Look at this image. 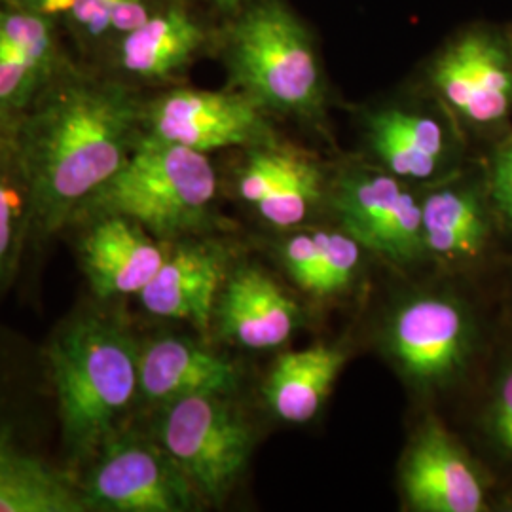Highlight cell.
<instances>
[{"label": "cell", "instance_id": "7c38bea8", "mask_svg": "<svg viewBox=\"0 0 512 512\" xmlns=\"http://www.w3.org/2000/svg\"><path fill=\"white\" fill-rule=\"evenodd\" d=\"M238 385V365L203 344L175 334L141 340L139 406L158 410L194 395H232Z\"/></svg>", "mask_w": 512, "mask_h": 512}, {"label": "cell", "instance_id": "f1b7e54d", "mask_svg": "<svg viewBox=\"0 0 512 512\" xmlns=\"http://www.w3.org/2000/svg\"><path fill=\"white\" fill-rule=\"evenodd\" d=\"M488 433L499 450L512 458V366L495 385L494 399L488 410Z\"/></svg>", "mask_w": 512, "mask_h": 512}, {"label": "cell", "instance_id": "7a4b0ae2", "mask_svg": "<svg viewBox=\"0 0 512 512\" xmlns=\"http://www.w3.org/2000/svg\"><path fill=\"white\" fill-rule=\"evenodd\" d=\"M114 304L92 296L44 344L61 450L74 473L139 406L141 340Z\"/></svg>", "mask_w": 512, "mask_h": 512}, {"label": "cell", "instance_id": "6da1fadb", "mask_svg": "<svg viewBox=\"0 0 512 512\" xmlns=\"http://www.w3.org/2000/svg\"><path fill=\"white\" fill-rule=\"evenodd\" d=\"M143 109L126 82L65 67L21 116L16 162L33 203L31 247L67 232L76 213L128 162Z\"/></svg>", "mask_w": 512, "mask_h": 512}, {"label": "cell", "instance_id": "30bf717a", "mask_svg": "<svg viewBox=\"0 0 512 512\" xmlns=\"http://www.w3.org/2000/svg\"><path fill=\"white\" fill-rule=\"evenodd\" d=\"M228 274L230 258L220 243L198 236L177 239L167 245L164 264L139 300L154 317L188 321L207 332Z\"/></svg>", "mask_w": 512, "mask_h": 512}, {"label": "cell", "instance_id": "9a60e30c", "mask_svg": "<svg viewBox=\"0 0 512 512\" xmlns=\"http://www.w3.org/2000/svg\"><path fill=\"white\" fill-rule=\"evenodd\" d=\"M213 321L238 346L272 349L291 338L300 313L270 275L255 266H238L222 285Z\"/></svg>", "mask_w": 512, "mask_h": 512}, {"label": "cell", "instance_id": "f546056e", "mask_svg": "<svg viewBox=\"0 0 512 512\" xmlns=\"http://www.w3.org/2000/svg\"><path fill=\"white\" fill-rule=\"evenodd\" d=\"M490 190L497 213L512 226V137L495 150Z\"/></svg>", "mask_w": 512, "mask_h": 512}, {"label": "cell", "instance_id": "d6a6232c", "mask_svg": "<svg viewBox=\"0 0 512 512\" xmlns=\"http://www.w3.org/2000/svg\"><path fill=\"white\" fill-rule=\"evenodd\" d=\"M211 2H213L215 6H219L220 10L230 12V10H236L243 0H211Z\"/></svg>", "mask_w": 512, "mask_h": 512}, {"label": "cell", "instance_id": "ac0fdd59", "mask_svg": "<svg viewBox=\"0 0 512 512\" xmlns=\"http://www.w3.org/2000/svg\"><path fill=\"white\" fill-rule=\"evenodd\" d=\"M421 226L427 251L450 260L476 258L490 236L484 203L471 188L431 194L421 203Z\"/></svg>", "mask_w": 512, "mask_h": 512}, {"label": "cell", "instance_id": "5bb4252c", "mask_svg": "<svg viewBox=\"0 0 512 512\" xmlns=\"http://www.w3.org/2000/svg\"><path fill=\"white\" fill-rule=\"evenodd\" d=\"M239 198L279 228H291L310 217L323 196L321 169L291 148L253 147L238 175Z\"/></svg>", "mask_w": 512, "mask_h": 512}, {"label": "cell", "instance_id": "8fae6325", "mask_svg": "<svg viewBox=\"0 0 512 512\" xmlns=\"http://www.w3.org/2000/svg\"><path fill=\"white\" fill-rule=\"evenodd\" d=\"M389 346L414 380L446 382L467 363L471 323L456 300L416 298L393 317Z\"/></svg>", "mask_w": 512, "mask_h": 512}, {"label": "cell", "instance_id": "2e32d148", "mask_svg": "<svg viewBox=\"0 0 512 512\" xmlns=\"http://www.w3.org/2000/svg\"><path fill=\"white\" fill-rule=\"evenodd\" d=\"M205 38L202 23L183 6H167L120 37L116 65L133 78L167 80L192 63Z\"/></svg>", "mask_w": 512, "mask_h": 512}, {"label": "cell", "instance_id": "277c9868", "mask_svg": "<svg viewBox=\"0 0 512 512\" xmlns=\"http://www.w3.org/2000/svg\"><path fill=\"white\" fill-rule=\"evenodd\" d=\"M226 63L234 82L256 105L310 114L321 105V73L313 44L279 0L251 6L230 29Z\"/></svg>", "mask_w": 512, "mask_h": 512}, {"label": "cell", "instance_id": "4dcf8cb0", "mask_svg": "<svg viewBox=\"0 0 512 512\" xmlns=\"http://www.w3.org/2000/svg\"><path fill=\"white\" fill-rule=\"evenodd\" d=\"M19 124L21 118L8 116L0 110V160L16 158Z\"/></svg>", "mask_w": 512, "mask_h": 512}, {"label": "cell", "instance_id": "4fadbf2b", "mask_svg": "<svg viewBox=\"0 0 512 512\" xmlns=\"http://www.w3.org/2000/svg\"><path fill=\"white\" fill-rule=\"evenodd\" d=\"M408 503L423 512L484 511V486L458 442L427 423L412 442L403 467Z\"/></svg>", "mask_w": 512, "mask_h": 512}, {"label": "cell", "instance_id": "8992f818", "mask_svg": "<svg viewBox=\"0 0 512 512\" xmlns=\"http://www.w3.org/2000/svg\"><path fill=\"white\" fill-rule=\"evenodd\" d=\"M154 437L175 459L203 501H222L253 448L247 421L230 395H194L158 408Z\"/></svg>", "mask_w": 512, "mask_h": 512}, {"label": "cell", "instance_id": "7402d4cb", "mask_svg": "<svg viewBox=\"0 0 512 512\" xmlns=\"http://www.w3.org/2000/svg\"><path fill=\"white\" fill-rule=\"evenodd\" d=\"M152 14L150 0H76L67 18L86 40L124 37Z\"/></svg>", "mask_w": 512, "mask_h": 512}, {"label": "cell", "instance_id": "cb8c5ba5", "mask_svg": "<svg viewBox=\"0 0 512 512\" xmlns=\"http://www.w3.org/2000/svg\"><path fill=\"white\" fill-rule=\"evenodd\" d=\"M44 84L42 74L0 38V110L8 116L21 118Z\"/></svg>", "mask_w": 512, "mask_h": 512}, {"label": "cell", "instance_id": "484cf974", "mask_svg": "<svg viewBox=\"0 0 512 512\" xmlns=\"http://www.w3.org/2000/svg\"><path fill=\"white\" fill-rule=\"evenodd\" d=\"M21 389L14 351L0 325V471L4 469L18 435Z\"/></svg>", "mask_w": 512, "mask_h": 512}, {"label": "cell", "instance_id": "603a6c76", "mask_svg": "<svg viewBox=\"0 0 512 512\" xmlns=\"http://www.w3.org/2000/svg\"><path fill=\"white\" fill-rule=\"evenodd\" d=\"M370 141L376 154L397 177L427 179L439 167L440 160L414 147L403 133L393 126L385 112H380L372 118Z\"/></svg>", "mask_w": 512, "mask_h": 512}, {"label": "cell", "instance_id": "1f68e13d", "mask_svg": "<svg viewBox=\"0 0 512 512\" xmlns=\"http://www.w3.org/2000/svg\"><path fill=\"white\" fill-rule=\"evenodd\" d=\"M76 0H38L37 12L44 14L46 18H55V16H69L74 8Z\"/></svg>", "mask_w": 512, "mask_h": 512}, {"label": "cell", "instance_id": "ffe728a7", "mask_svg": "<svg viewBox=\"0 0 512 512\" xmlns=\"http://www.w3.org/2000/svg\"><path fill=\"white\" fill-rule=\"evenodd\" d=\"M33 238V203L16 158L0 160V300L14 287Z\"/></svg>", "mask_w": 512, "mask_h": 512}, {"label": "cell", "instance_id": "83f0119b", "mask_svg": "<svg viewBox=\"0 0 512 512\" xmlns=\"http://www.w3.org/2000/svg\"><path fill=\"white\" fill-rule=\"evenodd\" d=\"M385 114L393 122V126L399 129L414 147L420 148L421 152L437 160L444 156V150H446L444 133L435 120L397 109L385 110Z\"/></svg>", "mask_w": 512, "mask_h": 512}, {"label": "cell", "instance_id": "ba28073f", "mask_svg": "<svg viewBox=\"0 0 512 512\" xmlns=\"http://www.w3.org/2000/svg\"><path fill=\"white\" fill-rule=\"evenodd\" d=\"M76 260L95 300L139 296L160 270L167 245L141 224L120 215H93L73 222Z\"/></svg>", "mask_w": 512, "mask_h": 512}, {"label": "cell", "instance_id": "d4e9b609", "mask_svg": "<svg viewBox=\"0 0 512 512\" xmlns=\"http://www.w3.org/2000/svg\"><path fill=\"white\" fill-rule=\"evenodd\" d=\"M317 241L321 256V279L317 296L340 293L348 287L357 272L361 245L349 234L338 232H317Z\"/></svg>", "mask_w": 512, "mask_h": 512}, {"label": "cell", "instance_id": "e0dca14e", "mask_svg": "<svg viewBox=\"0 0 512 512\" xmlns=\"http://www.w3.org/2000/svg\"><path fill=\"white\" fill-rule=\"evenodd\" d=\"M346 361V351L325 344L281 355L264 385L266 403L281 420L310 421L327 401Z\"/></svg>", "mask_w": 512, "mask_h": 512}, {"label": "cell", "instance_id": "9c48e42d", "mask_svg": "<svg viewBox=\"0 0 512 512\" xmlns=\"http://www.w3.org/2000/svg\"><path fill=\"white\" fill-rule=\"evenodd\" d=\"M334 211L351 238L393 262H414L425 247L421 203L387 175L355 171L334 194Z\"/></svg>", "mask_w": 512, "mask_h": 512}, {"label": "cell", "instance_id": "4316f807", "mask_svg": "<svg viewBox=\"0 0 512 512\" xmlns=\"http://www.w3.org/2000/svg\"><path fill=\"white\" fill-rule=\"evenodd\" d=\"M283 258L287 270L293 275L294 281L308 293H319V277H321V258L317 234L294 236L285 243Z\"/></svg>", "mask_w": 512, "mask_h": 512}, {"label": "cell", "instance_id": "5b68a950", "mask_svg": "<svg viewBox=\"0 0 512 512\" xmlns=\"http://www.w3.org/2000/svg\"><path fill=\"white\" fill-rule=\"evenodd\" d=\"M86 512H186L202 495L156 437L124 427L78 471Z\"/></svg>", "mask_w": 512, "mask_h": 512}, {"label": "cell", "instance_id": "d6986e66", "mask_svg": "<svg viewBox=\"0 0 512 512\" xmlns=\"http://www.w3.org/2000/svg\"><path fill=\"white\" fill-rule=\"evenodd\" d=\"M473 93V122L492 124L507 116L512 103V59L488 33H469L452 46Z\"/></svg>", "mask_w": 512, "mask_h": 512}, {"label": "cell", "instance_id": "3957f363", "mask_svg": "<svg viewBox=\"0 0 512 512\" xmlns=\"http://www.w3.org/2000/svg\"><path fill=\"white\" fill-rule=\"evenodd\" d=\"M217 188V173L207 154L143 131L128 162L82 205L73 222L120 215L171 243L200 236L211 224Z\"/></svg>", "mask_w": 512, "mask_h": 512}, {"label": "cell", "instance_id": "52a82bcc", "mask_svg": "<svg viewBox=\"0 0 512 512\" xmlns=\"http://www.w3.org/2000/svg\"><path fill=\"white\" fill-rule=\"evenodd\" d=\"M145 133L198 152L268 145L260 105L245 93L179 88L145 105Z\"/></svg>", "mask_w": 512, "mask_h": 512}, {"label": "cell", "instance_id": "44dd1931", "mask_svg": "<svg viewBox=\"0 0 512 512\" xmlns=\"http://www.w3.org/2000/svg\"><path fill=\"white\" fill-rule=\"evenodd\" d=\"M0 38L18 50L46 82L67 67L55 42L52 18L33 8H0Z\"/></svg>", "mask_w": 512, "mask_h": 512}, {"label": "cell", "instance_id": "836d02e7", "mask_svg": "<svg viewBox=\"0 0 512 512\" xmlns=\"http://www.w3.org/2000/svg\"><path fill=\"white\" fill-rule=\"evenodd\" d=\"M8 2H14L16 6H21V8H37L38 0H8Z\"/></svg>", "mask_w": 512, "mask_h": 512}]
</instances>
